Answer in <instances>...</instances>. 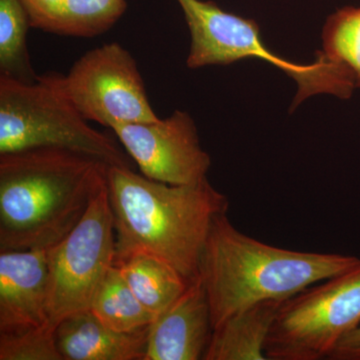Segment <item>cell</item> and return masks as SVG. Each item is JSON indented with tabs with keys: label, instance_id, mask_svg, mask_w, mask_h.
I'll return each mask as SVG.
<instances>
[{
	"label": "cell",
	"instance_id": "obj_1",
	"mask_svg": "<svg viewBox=\"0 0 360 360\" xmlns=\"http://www.w3.org/2000/svg\"><path fill=\"white\" fill-rule=\"evenodd\" d=\"M108 167L63 148L0 155V251L58 243L108 184Z\"/></svg>",
	"mask_w": 360,
	"mask_h": 360
},
{
	"label": "cell",
	"instance_id": "obj_12",
	"mask_svg": "<svg viewBox=\"0 0 360 360\" xmlns=\"http://www.w3.org/2000/svg\"><path fill=\"white\" fill-rule=\"evenodd\" d=\"M148 329L116 331L84 310L58 324L56 347L63 360H144Z\"/></svg>",
	"mask_w": 360,
	"mask_h": 360
},
{
	"label": "cell",
	"instance_id": "obj_19",
	"mask_svg": "<svg viewBox=\"0 0 360 360\" xmlns=\"http://www.w3.org/2000/svg\"><path fill=\"white\" fill-rule=\"evenodd\" d=\"M0 360H63L56 347V329L0 335Z\"/></svg>",
	"mask_w": 360,
	"mask_h": 360
},
{
	"label": "cell",
	"instance_id": "obj_18",
	"mask_svg": "<svg viewBox=\"0 0 360 360\" xmlns=\"http://www.w3.org/2000/svg\"><path fill=\"white\" fill-rule=\"evenodd\" d=\"M322 40V53L360 87V7H343L331 14Z\"/></svg>",
	"mask_w": 360,
	"mask_h": 360
},
{
	"label": "cell",
	"instance_id": "obj_3",
	"mask_svg": "<svg viewBox=\"0 0 360 360\" xmlns=\"http://www.w3.org/2000/svg\"><path fill=\"white\" fill-rule=\"evenodd\" d=\"M359 262L354 255L267 245L238 231L225 213L215 219L208 233L198 276L207 295L215 328L251 305L284 302Z\"/></svg>",
	"mask_w": 360,
	"mask_h": 360
},
{
	"label": "cell",
	"instance_id": "obj_5",
	"mask_svg": "<svg viewBox=\"0 0 360 360\" xmlns=\"http://www.w3.org/2000/svg\"><path fill=\"white\" fill-rule=\"evenodd\" d=\"M191 32L189 68L227 65L241 59L257 58L271 63L297 84L291 110L315 94H328L349 98L354 82L321 51L310 65H298L274 53L260 37L253 20L226 13L213 1L177 0Z\"/></svg>",
	"mask_w": 360,
	"mask_h": 360
},
{
	"label": "cell",
	"instance_id": "obj_8",
	"mask_svg": "<svg viewBox=\"0 0 360 360\" xmlns=\"http://www.w3.org/2000/svg\"><path fill=\"white\" fill-rule=\"evenodd\" d=\"M58 82L85 120L111 129L160 120L149 103L134 58L117 42L86 52L68 75H58Z\"/></svg>",
	"mask_w": 360,
	"mask_h": 360
},
{
	"label": "cell",
	"instance_id": "obj_17",
	"mask_svg": "<svg viewBox=\"0 0 360 360\" xmlns=\"http://www.w3.org/2000/svg\"><path fill=\"white\" fill-rule=\"evenodd\" d=\"M30 26V18L21 0H0L1 75L32 82L37 75L33 72L26 47Z\"/></svg>",
	"mask_w": 360,
	"mask_h": 360
},
{
	"label": "cell",
	"instance_id": "obj_2",
	"mask_svg": "<svg viewBox=\"0 0 360 360\" xmlns=\"http://www.w3.org/2000/svg\"><path fill=\"white\" fill-rule=\"evenodd\" d=\"M108 191L115 260L146 253L167 262L188 281L198 278L213 222L229 212L226 195L207 179L172 186L117 165L108 167Z\"/></svg>",
	"mask_w": 360,
	"mask_h": 360
},
{
	"label": "cell",
	"instance_id": "obj_9",
	"mask_svg": "<svg viewBox=\"0 0 360 360\" xmlns=\"http://www.w3.org/2000/svg\"><path fill=\"white\" fill-rule=\"evenodd\" d=\"M112 130L148 179L172 186L207 179L212 160L188 113L175 110L165 120L118 124Z\"/></svg>",
	"mask_w": 360,
	"mask_h": 360
},
{
	"label": "cell",
	"instance_id": "obj_16",
	"mask_svg": "<svg viewBox=\"0 0 360 360\" xmlns=\"http://www.w3.org/2000/svg\"><path fill=\"white\" fill-rule=\"evenodd\" d=\"M90 310L108 328L122 333L146 328L156 317L139 302L115 265L104 277Z\"/></svg>",
	"mask_w": 360,
	"mask_h": 360
},
{
	"label": "cell",
	"instance_id": "obj_15",
	"mask_svg": "<svg viewBox=\"0 0 360 360\" xmlns=\"http://www.w3.org/2000/svg\"><path fill=\"white\" fill-rule=\"evenodd\" d=\"M115 265L139 302L155 316L176 300L191 283L172 265L146 253L120 258Z\"/></svg>",
	"mask_w": 360,
	"mask_h": 360
},
{
	"label": "cell",
	"instance_id": "obj_10",
	"mask_svg": "<svg viewBox=\"0 0 360 360\" xmlns=\"http://www.w3.org/2000/svg\"><path fill=\"white\" fill-rule=\"evenodd\" d=\"M53 246L0 251V335L51 328L47 300Z\"/></svg>",
	"mask_w": 360,
	"mask_h": 360
},
{
	"label": "cell",
	"instance_id": "obj_13",
	"mask_svg": "<svg viewBox=\"0 0 360 360\" xmlns=\"http://www.w3.org/2000/svg\"><path fill=\"white\" fill-rule=\"evenodd\" d=\"M30 25L68 37H91L110 30L127 11L125 0H21Z\"/></svg>",
	"mask_w": 360,
	"mask_h": 360
},
{
	"label": "cell",
	"instance_id": "obj_14",
	"mask_svg": "<svg viewBox=\"0 0 360 360\" xmlns=\"http://www.w3.org/2000/svg\"><path fill=\"white\" fill-rule=\"evenodd\" d=\"M283 302L269 300L240 310L213 328L203 360H265V345Z\"/></svg>",
	"mask_w": 360,
	"mask_h": 360
},
{
	"label": "cell",
	"instance_id": "obj_11",
	"mask_svg": "<svg viewBox=\"0 0 360 360\" xmlns=\"http://www.w3.org/2000/svg\"><path fill=\"white\" fill-rule=\"evenodd\" d=\"M212 333V310L198 276L149 326L144 360L203 359Z\"/></svg>",
	"mask_w": 360,
	"mask_h": 360
},
{
	"label": "cell",
	"instance_id": "obj_6",
	"mask_svg": "<svg viewBox=\"0 0 360 360\" xmlns=\"http://www.w3.org/2000/svg\"><path fill=\"white\" fill-rule=\"evenodd\" d=\"M360 323V262L284 300L270 329L269 360L328 359Z\"/></svg>",
	"mask_w": 360,
	"mask_h": 360
},
{
	"label": "cell",
	"instance_id": "obj_7",
	"mask_svg": "<svg viewBox=\"0 0 360 360\" xmlns=\"http://www.w3.org/2000/svg\"><path fill=\"white\" fill-rule=\"evenodd\" d=\"M115 260V224L106 184L75 229L51 248L47 314L52 328L90 309Z\"/></svg>",
	"mask_w": 360,
	"mask_h": 360
},
{
	"label": "cell",
	"instance_id": "obj_20",
	"mask_svg": "<svg viewBox=\"0 0 360 360\" xmlns=\"http://www.w3.org/2000/svg\"><path fill=\"white\" fill-rule=\"evenodd\" d=\"M328 359L360 360V323L338 342Z\"/></svg>",
	"mask_w": 360,
	"mask_h": 360
},
{
	"label": "cell",
	"instance_id": "obj_4",
	"mask_svg": "<svg viewBox=\"0 0 360 360\" xmlns=\"http://www.w3.org/2000/svg\"><path fill=\"white\" fill-rule=\"evenodd\" d=\"M39 148L68 149L110 167L131 168L118 144L92 129L70 103L58 75L32 82L0 75V155Z\"/></svg>",
	"mask_w": 360,
	"mask_h": 360
}]
</instances>
